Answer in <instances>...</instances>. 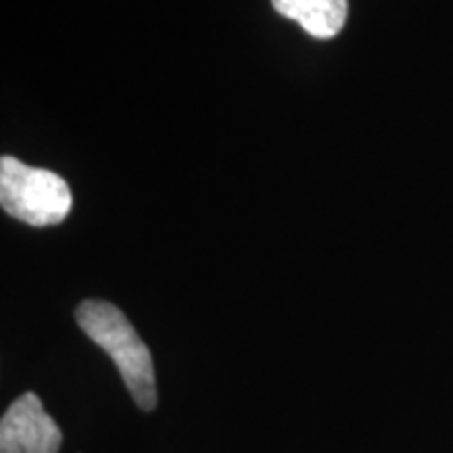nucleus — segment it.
Masks as SVG:
<instances>
[{
    "instance_id": "nucleus-1",
    "label": "nucleus",
    "mask_w": 453,
    "mask_h": 453,
    "mask_svg": "<svg viewBox=\"0 0 453 453\" xmlns=\"http://www.w3.org/2000/svg\"><path fill=\"white\" fill-rule=\"evenodd\" d=\"M82 332L111 357L130 396L143 411L157 405L154 359L120 309L105 300H84L76 309Z\"/></svg>"
},
{
    "instance_id": "nucleus-4",
    "label": "nucleus",
    "mask_w": 453,
    "mask_h": 453,
    "mask_svg": "<svg viewBox=\"0 0 453 453\" xmlns=\"http://www.w3.org/2000/svg\"><path fill=\"white\" fill-rule=\"evenodd\" d=\"M275 11L288 19L298 21L313 38L327 41L347 24V0H271Z\"/></svg>"
},
{
    "instance_id": "nucleus-2",
    "label": "nucleus",
    "mask_w": 453,
    "mask_h": 453,
    "mask_svg": "<svg viewBox=\"0 0 453 453\" xmlns=\"http://www.w3.org/2000/svg\"><path fill=\"white\" fill-rule=\"evenodd\" d=\"M72 191L59 174L4 156L0 160L3 211L32 226L59 225L72 211Z\"/></svg>"
},
{
    "instance_id": "nucleus-3",
    "label": "nucleus",
    "mask_w": 453,
    "mask_h": 453,
    "mask_svg": "<svg viewBox=\"0 0 453 453\" xmlns=\"http://www.w3.org/2000/svg\"><path fill=\"white\" fill-rule=\"evenodd\" d=\"M61 441V428L34 393L15 399L0 420V453H59Z\"/></svg>"
}]
</instances>
